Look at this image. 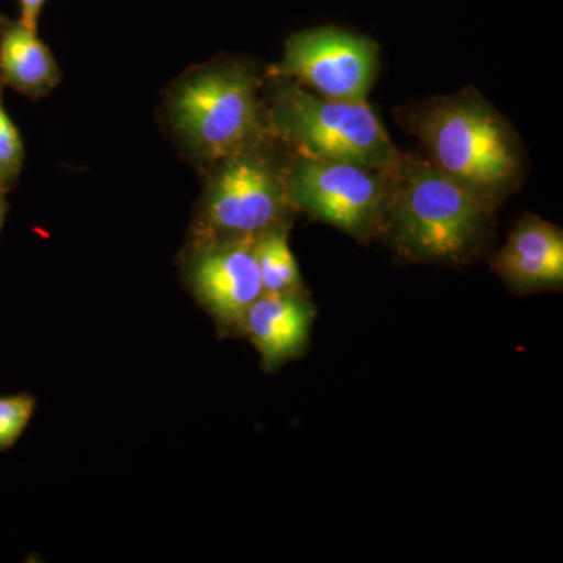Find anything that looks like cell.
I'll list each match as a JSON object with an SVG mask.
<instances>
[{"label":"cell","instance_id":"6da1fadb","mask_svg":"<svg viewBox=\"0 0 563 563\" xmlns=\"http://www.w3.org/2000/svg\"><path fill=\"white\" fill-rule=\"evenodd\" d=\"M420 140L428 161L477 199L498 210L521 188L523 143L514 125L476 88L433 96L395 111Z\"/></svg>","mask_w":563,"mask_h":563},{"label":"cell","instance_id":"7a4b0ae2","mask_svg":"<svg viewBox=\"0 0 563 563\" xmlns=\"http://www.w3.org/2000/svg\"><path fill=\"white\" fill-rule=\"evenodd\" d=\"M496 210L428 158L402 154L384 239L399 257L428 265L463 266L488 250Z\"/></svg>","mask_w":563,"mask_h":563},{"label":"cell","instance_id":"3957f363","mask_svg":"<svg viewBox=\"0 0 563 563\" xmlns=\"http://www.w3.org/2000/svg\"><path fill=\"white\" fill-rule=\"evenodd\" d=\"M265 74L242 58H221L181 77L166 114L181 146L201 165L272 139L266 129Z\"/></svg>","mask_w":563,"mask_h":563},{"label":"cell","instance_id":"277c9868","mask_svg":"<svg viewBox=\"0 0 563 563\" xmlns=\"http://www.w3.org/2000/svg\"><path fill=\"white\" fill-rule=\"evenodd\" d=\"M266 77V76H265ZM266 85V129L292 154L320 161L395 168L402 154L368 102L333 101L298 81L273 77Z\"/></svg>","mask_w":563,"mask_h":563},{"label":"cell","instance_id":"5b68a950","mask_svg":"<svg viewBox=\"0 0 563 563\" xmlns=\"http://www.w3.org/2000/svg\"><path fill=\"white\" fill-rule=\"evenodd\" d=\"M290 157L287 147L265 139L210 166L190 244L257 239L291 228L298 213L288 195Z\"/></svg>","mask_w":563,"mask_h":563},{"label":"cell","instance_id":"8992f818","mask_svg":"<svg viewBox=\"0 0 563 563\" xmlns=\"http://www.w3.org/2000/svg\"><path fill=\"white\" fill-rule=\"evenodd\" d=\"M396 168L320 161L292 154L288 195L296 213L333 225L361 243L383 239L395 196Z\"/></svg>","mask_w":563,"mask_h":563},{"label":"cell","instance_id":"52a82bcc","mask_svg":"<svg viewBox=\"0 0 563 563\" xmlns=\"http://www.w3.org/2000/svg\"><path fill=\"white\" fill-rule=\"evenodd\" d=\"M377 70L379 47L372 38L324 25L288 36L284 57L265 76L298 81L333 101L366 102Z\"/></svg>","mask_w":563,"mask_h":563},{"label":"cell","instance_id":"ba28073f","mask_svg":"<svg viewBox=\"0 0 563 563\" xmlns=\"http://www.w3.org/2000/svg\"><path fill=\"white\" fill-rule=\"evenodd\" d=\"M255 239L220 240L188 246L185 280L218 332L242 335L244 314L263 295Z\"/></svg>","mask_w":563,"mask_h":563},{"label":"cell","instance_id":"9c48e42d","mask_svg":"<svg viewBox=\"0 0 563 563\" xmlns=\"http://www.w3.org/2000/svg\"><path fill=\"white\" fill-rule=\"evenodd\" d=\"M490 266L514 295L562 290V229L537 214L526 213L501 250L493 255Z\"/></svg>","mask_w":563,"mask_h":563},{"label":"cell","instance_id":"30bf717a","mask_svg":"<svg viewBox=\"0 0 563 563\" xmlns=\"http://www.w3.org/2000/svg\"><path fill=\"white\" fill-rule=\"evenodd\" d=\"M317 307L307 295L263 292L246 314L242 335L261 354L263 372L274 373L306 354Z\"/></svg>","mask_w":563,"mask_h":563},{"label":"cell","instance_id":"8fae6325","mask_svg":"<svg viewBox=\"0 0 563 563\" xmlns=\"http://www.w3.org/2000/svg\"><path fill=\"white\" fill-rule=\"evenodd\" d=\"M62 81L54 52L21 20L0 14V84L29 99L49 96Z\"/></svg>","mask_w":563,"mask_h":563},{"label":"cell","instance_id":"7c38bea8","mask_svg":"<svg viewBox=\"0 0 563 563\" xmlns=\"http://www.w3.org/2000/svg\"><path fill=\"white\" fill-rule=\"evenodd\" d=\"M291 228H277L255 239L254 251L263 292L307 295L298 262L288 244Z\"/></svg>","mask_w":563,"mask_h":563},{"label":"cell","instance_id":"4fadbf2b","mask_svg":"<svg viewBox=\"0 0 563 563\" xmlns=\"http://www.w3.org/2000/svg\"><path fill=\"white\" fill-rule=\"evenodd\" d=\"M24 141L20 129L3 106V85L0 84V190H13L24 168Z\"/></svg>","mask_w":563,"mask_h":563},{"label":"cell","instance_id":"5bb4252c","mask_svg":"<svg viewBox=\"0 0 563 563\" xmlns=\"http://www.w3.org/2000/svg\"><path fill=\"white\" fill-rule=\"evenodd\" d=\"M36 409V399L29 393L0 398V453L20 440Z\"/></svg>","mask_w":563,"mask_h":563},{"label":"cell","instance_id":"9a60e30c","mask_svg":"<svg viewBox=\"0 0 563 563\" xmlns=\"http://www.w3.org/2000/svg\"><path fill=\"white\" fill-rule=\"evenodd\" d=\"M47 0H18L20 20L32 31H38L41 13Z\"/></svg>","mask_w":563,"mask_h":563},{"label":"cell","instance_id":"2e32d148","mask_svg":"<svg viewBox=\"0 0 563 563\" xmlns=\"http://www.w3.org/2000/svg\"><path fill=\"white\" fill-rule=\"evenodd\" d=\"M5 195V191L0 190V231H2L7 213H9V201H7Z\"/></svg>","mask_w":563,"mask_h":563}]
</instances>
